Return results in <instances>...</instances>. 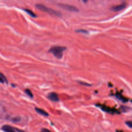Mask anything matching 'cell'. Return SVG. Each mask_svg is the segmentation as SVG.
Here are the masks:
<instances>
[{
	"label": "cell",
	"instance_id": "7a4b0ae2",
	"mask_svg": "<svg viewBox=\"0 0 132 132\" xmlns=\"http://www.w3.org/2000/svg\"><path fill=\"white\" fill-rule=\"evenodd\" d=\"M36 7L38 9L42 11L46 12V13H48L49 14L54 15L56 16H57V17H61L62 16V14L60 13V12L54 10L52 9H51L50 8L47 7L42 4H36Z\"/></svg>",
	"mask_w": 132,
	"mask_h": 132
},
{
	"label": "cell",
	"instance_id": "e0dca14e",
	"mask_svg": "<svg viewBox=\"0 0 132 132\" xmlns=\"http://www.w3.org/2000/svg\"><path fill=\"white\" fill-rule=\"evenodd\" d=\"M42 132H51L50 130H47V129H42Z\"/></svg>",
	"mask_w": 132,
	"mask_h": 132
},
{
	"label": "cell",
	"instance_id": "30bf717a",
	"mask_svg": "<svg viewBox=\"0 0 132 132\" xmlns=\"http://www.w3.org/2000/svg\"><path fill=\"white\" fill-rule=\"evenodd\" d=\"M116 97H117V98H118V99H119L120 100H121L122 101H125V102H127V100L126 99V98H124L123 97V96L121 95V94H117V95H116Z\"/></svg>",
	"mask_w": 132,
	"mask_h": 132
},
{
	"label": "cell",
	"instance_id": "d6986e66",
	"mask_svg": "<svg viewBox=\"0 0 132 132\" xmlns=\"http://www.w3.org/2000/svg\"><path fill=\"white\" fill-rule=\"evenodd\" d=\"M82 1H83V2H84V3H86L88 1V0H82Z\"/></svg>",
	"mask_w": 132,
	"mask_h": 132
},
{
	"label": "cell",
	"instance_id": "4fadbf2b",
	"mask_svg": "<svg viewBox=\"0 0 132 132\" xmlns=\"http://www.w3.org/2000/svg\"><path fill=\"white\" fill-rule=\"evenodd\" d=\"M5 81L7 82L5 78L4 77V76L2 75V74L0 75V83H4L5 82Z\"/></svg>",
	"mask_w": 132,
	"mask_h": 132
},
{
	"label": "cell",
	"instance_id": "5b68a950",
	"mask_svg": "<svg viewBox=\"0 0 132 132\" xmlns=\"http://www.w3.org/2000/svg\"><path fill=\"white\" fill-rule=\"evenodd\" d=\"M126 3L123 2L121 4H120V5L112 7L111 8V10L114 11H119L123 9L126 7Z\"/></svg>",
	"mask_w": 132,
	"mask_h": 132
},
{
	"label": "cell",
	"instance_id": "9c48e42d",
	"mask_svg": "<svg viewBox=\"0 0 132 132\" xmlns=\"http://www.w3.org/2000/svg\"><path fill=\"white\" fill-rule=\"evenodd\" d=\"M23 10L24 11H25L27 14H29L31 17L36 18L37 17L36 15L33 11H31V10H30L29 9H23Z\"/></svg>",
	"mask_w": 132,
	"mask_h": 132
},
{
	"label": "cell",
	"instance_id": "ba28073f",
	"mask_svg": "<svg viewBox=\"0 0 132 132\" xmlns=\"http://www.w3.org/2000/svg\"><path fill=\"white\" fill-rule=\"evenodd\" d=\"M35 110L39 114L42 115L43 116H49V114H48L47 111L44 110L42 109H39V108H35Z\"/></svg>",
	"mask_w": 132,
	"mask_h": 132
},
{
	"label": "cell",
	"instance_id": "52a82bcc",
	"mask_svg": "<svg viewBox=\"0 0 132 132\" xmlns=\"http://www.w3.org/2000/svg\"><path fill=\"white\" fill-rule=\"evenodd\" d=\"M2 129L5 132H16L15 131V129L11 127V126L8 125H3L2 127Z\"/></svg>",
	"mask_w": 132,
	"mask_h": 132
},
{
	"label": "cell",
	"instance_id": "9a60e30c",
	"mask_svg": "<svg viewBox=\"0 0 132 132\" xmlns=\"http://www.w3.org/2000/svg\"><path fill=\"white\" fill-rule=\"evenodd\" d=\"M79 83L83 85H85V86H91V84H88V83H83V82H79Z\"/></svg>",
	"mask_w": 132,
	"mask_h": 132
},
{
	"label": "cell",
	"instance_id": "5bb4252c",
	"mask_svg": "<svg viewBox=\"0 0 132 132\" xmlns=\"http://www.w3.org/2000/svg\"><path fill=\"white\" fill-rule=\"evenodd\" d=\"M126 125L130 128L132 129V121H128L126 122Z\"/></svg>",
	"mask_w": 132,
	"mask_h": 132
},
{
	"label": "cell",
	"instance_id": "277c9868",
	"mask_svg": "<svg viewBox=\"0 0 132 132\" xmlns=\"http://www.w3.org/2000/svg\"><path fill=\"white\" fill-rule=\"evenodd\" d=\"M59 6L62 7V8L68 10L70 11H73V12H77L78 11V9L77 8H76L75 7L73 6H71L69 5H67V4H59Z\"/></svg>",
	"mask_w": 132,
	"mask_h": 132
},
{
	"label": "cell",
	"instance_id": "2e32d148",
	"mask_svg": "<svg viewBox=\"0 0 132 132\" xmlns=\"http://www.w3.org/2000/svg\"><path fill=\"white\" fill-rule=\"evenodd\" d=\"M77 31L78 32H79V33H82V32H83V33H85V34H86V33H87V31H85V30H78V31Z\"/></svg>",
	"mask_w": 132,
	"mask_h": 132
},
{
	"label": "cell",
	"instance_id": "3957f363",
	"mask_svg": "<svg viewBox=\"0 0 132 132\" xmlns=\"http://www.w3.org/2000/svg\"><path fill=\"white\" fill-rule=\"evenodd\" d=\"M97 106H98V107H99L100 108V109L104 111H105V112H106V113H110V114H119L120 113L119 112L118 110H117L116 109H111V108H110V107H107V106H105V105H97Z\"/></svg>",
	"mask_w": 132,
	"mask_h": 132
},
{
	"label": "cell",
	"instance_id": "7c38bea8",
	"mask_svg": "<svg viewBox=\"0 0 132 132\" xmlns=\"http://www.w3.org/2000/svg\"><path fill=\"white\" fill-rule=\"evenodd\" d=\"M21 120V117H15L12 119V121H13V122H18L19 121H20Z\"/></svg>",
	"mask_w": 132,
	"mask_h": 132
},
{
	"label": "cell",
	"instance_id": "6da1fadb",
	"mask_svg": "<svg viewBox=\"0 0 132 132\" xmlns=\"http://www.w3.org/2000/svg\"><path fill=\"white\" fill-rule=\"evenodd\" d=\"M66 50V47L61 46H55L52 47L49 52L52 53L54 56L58 59H61L63 56V52Z\"/></svg>",
	"mask_w": 132,
	"mask_h": 132
},
{
	"label": "cell",
	"instance_id": "8fae6325",
	"mask_svg": "<svg viewBox=\"0 0 132 132\" xmlns=\"http://www.w3.org/2000/svg\"><path fill=\"white\" fill-rule=\"evenodd\" d=\"M25 93H26V94L29 95L30 98H33V94L29 89H26L25 90Z\"/></svg>",
	"mask_w": 132,
	"mask_h": 132
},
{
	"label": "cell",
	"instance_id": "ac0fdd59",
	"mask_svg": "<svg viewBox=\"0 0 132 132\" xmlns=\"http://www.w3.org/2000/svg\"><path fill=\"white\" fill-rule=\"evenodd\" d=\"M15 130H16V131H17L18 132H25V131H24L18 129H15Z\"/></svg>",
	"mask_w": 132,
	"mask_h": 132
},
{
	"label": "cell",
	"instance_id": "8992f818",
	"mask_svg": "<svg viewBox=\"0 0 132 132\" xmlns=\"http://www.w3.org/2000/svg\"><path fill=\"white\" fill-rule=\"evenodd\" d=\"M47 98L48 99H50L51 101L53 102H58L59 100L58 95L57 94V93H50L47 95Z\"/></svg>",
	"mask_w": 132,
	"mask_h": 132
}]
</instances>
